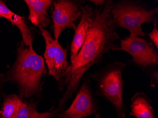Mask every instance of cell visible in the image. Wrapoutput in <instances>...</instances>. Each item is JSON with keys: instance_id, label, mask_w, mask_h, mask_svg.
Segmentation results:
<instances>
[{"instance_id": "6da1fadb", "label": "cell", "mask_w": 158, "mask_h": 118, "mask_svg": "<svg viewBox=\"0 0 158 118\" xmlns=\"http://www.w3.org/2000/svg\"><path fill=\"white\" fill-rule=\"evenodd\" d=\"M114 2L107 0L104 5L97 7L89 18L86 39L73 63L62 86L66 87L59 105L66 104L78 91L85 74L94 65L102 63L105 56L110 51H117L118 45L116 41L120 39L117 32L112 9Z\"/></svg>"}, {"instance_id": "7a4b0ae2", "label": "cell", "mask_w": 158, "mask_h": 118, "mask_svg": "<svg viewBox=\"0 0 158 118\" xmlns=\"http://www.w3.org/2000/svg\"><path fill=\"white\" fill-rule=\"evenodd\" d=\"M47 73L44 58L35 53L34 49L19 44L15 65L10 79L19 87L20 98H30L40 92L41 80Z\"/></svg>"}, {"instance_id": "3957f363", "label": "cell", "mask_w": 158, "mask_h": 118, "mask_svg": "<svg viewBox=\"0 0 158 118\" xmlns=\"http://www.w3.org/2000/svg\"><path fill=\"white\" fill-rule=\"evenodd\" d=\"M127 66L126 64L121 62H112L90 75L97 84L95 96L102 97L111 104L119 118H126L122 75Z\"/></svg>"}, {"instance_id": "277c9868", "label": "cell", "mask_w": 158, "mask_h": 118, "mask_svg": "<svg viewBox=\"0 0 158 118\" xmlns=\"http://www.w3.org/2000/svg\"><path fill=\"white\" fill-rule=\"evenodd\" d=\"M111 13L117 27L127 29L130 35L145 36L142 29L144 23H152L154 27L158 24V7L150 8L138 1L121 0L114 2Z\"/></svg>"}, {"instance_id": "5b68a950", "label": "cell", "mask_w": 158, "mask_h": 118, "mask_svg": "<svg viewBox=\"0 0 158 118\" xmlns=\"http://www.w3.org/2000/svg\"><path fill=\"white\" fill-rule=\"evenodd\" d=\"M40 29L46 43L44 57L49 75L53 76L58 82V89L62 92V86L70 68V64L67 61L68 48H63L47 29Z\"/></svg>"}, {"instance_id": "8992f818", "label": "cell", "mask_w": 158, "mask_h": 118, "mask_svg": "<svg viewBox=\"0 0 158 118\" xmlns=\"http://www.w3.org/2000/svg\"><path fill=\"white\" fill-rule=\"evenodd\" d=\"M121 47L117 51H126L132 56L129 62L144 71L148 68L158 67V54L151 42L138 36L129 35L120 39Z\"/></svg>"}, {"instance_id": "52a82bcc", "label": "cell", "mask_w": 158, "mask_h": 118, "mask_svg": "<svg viewBox=\"0 0 158 118\" xmlns=\"http://www.w3.org/2000/svg\"><path fill=\"white\" fill-rule=\"evenodd\" d=\"M99 102L92 91L90 79L87 76L78 88L72 104L58 115V118H85L99 113Z\"/></svg>"}, {"instance_id": "ba28073f", "label": "cell", "mask_w": 158, "mask_h": 118, "mask_svg": "<svg viewBox=\"0 0 158 118\" xmlns=\"http://www.w3.org/2000/svg\"><path fill=\"white\" fill-rule=\"evenodd\" d=\"M83 1L56 0L53 1L52 12L54 39L58 41L62 32L66 28L75 31V21L81 17L83 10Z\"/></svg>"}, {"instance_id": "9c48e42d", "label": "cell", "mask_w": 158, "mask_h": 118, "mask_svg": "<svg viewBox=\"0 0 158 118\" xmlns=\"http://www.w3.org/2000/svg\"><path fill=\"white\" fill-rule=\"evenodd\" d=\"M29 10L28 19L39 28H45L50 23L48 10L52 0H25Z\"/></svg>"}, {"instance_id": "30bf717a", "label": "cell", "mask_w": 158, "mask_h": 118, "mask_svg": "<svg viewBox=\"0 0 158 118\" xmlns=\"http://www.w3.org/2000/svg\"><path fill=\"white\" fill-rule=\"evenodd\" d=\"M94 11L93 7L88 5L83 7L80 21L75 31L73 40L71 46V63H73L86 39L89 18Z\"/></svg>"}, {"instance_id": "8fae6325", "label": "cell", "mask_w": 158, "mask_h": 118, "mask_svg": "<svg viewBox=\"0 0 158 118\" xmlns=\"http://www.w3.org/2000/svg\"><path fill=\"white\" fill-rule=\"evenodd\" d=\"M0 16L8 19L12 24L16 26L21 33L23 42L25 46L34 49L31 32L27 26L24 18L12 12L2 1H0Z\"/></svg>"}, {"instance_id": "7c38bea8", "label": "cell", "mask_w": 158, "mask_h": 118, "mask_svg": "<svg viewBox=\"0 0 158 118\" xmlns=\"http://www.w3.org/2000/svg\"><path fill=\"white\" fill-rule=\"evenodd\" d=\"M130 115L136 118H157L152 101L145 93L137 92L130 102Z\"/></svg>"}, {"instance_id": "4fadbf2b", "label": "cell", "mask_w": 158, "mask_h": 118, "mask_svg": "<svg viewBox=\"0 0 158 118\" xmlns=\"http://www.w3.org/2000/svg\"><path fill=\"white\" fill-rule=\"evenodd\" d=\"M65 106L66 104L59 105L51 111L40 112L37 111V106L34 103H24L17 118H54L64 111Z\"/></svg>"}, {"instance_id": "5bb4252c", "label": "cell", "mask_w": 158, "mask_h": 118, "mask_svg": "<svg viewBox=\"0 0 158 118\" xmlns=\"http://www.w3.org/2000/svg\"><path fill=\"white\" fill-rule=\"evenodd\" d=\"M24 102L15 94L5 97L0 111V118H17Z\"/></svg>"}, {"instance_id": "9a60e30c", "label": "cell", "mask_w": 158, "mask_h": 118, "mask_svg": "<svg viewBox=\"0 0 158 118\" xmlns=\"http://www.w3.org/2000/svg\"><path fill=\"white\" fill-rule=\"evenodd\" d=\"M150 79L151 86L154 88L158 84V70L157 67L148 68L143 71Z\"/></svg>"}, {"instance_id": "2e32d148", "label": "cell", "mask_w": 158, "mask_h": 118, "mask_svg": "<svg viewBox=\"0 0 158 118\" xmlns=\"http://www.w3.org/2000/svg\"><path fill=\"white\" fill-rule=\"evenodd\" d=\"M149 38L151 40V42L154 47H156L157 50L158 49V29L157 27H154L151 32L148 34Z\"/></svg>"}, {"instance_id": "e0dca14e", "label": "cell", "mask_w": 158, "mask_h": 118, "mask_svg": "<svg viewBox=\"0 0 158 118\" xmlns=\"http://www.w3.org/2000/svg\"><path fill=\"white\" fill-rule=\"evenodd\" d=\"M89 1L95 4L97 7H99V6L104 5L106 1L105 0H91Z\"/></svg>"}, {"instance_id": "ac0fdd59", "label": "cell", "mask_w": 158, "mask_h": 118, "mask_svg": "<svg viewBox=\"0 0 158 118\" xmlns=\"http://www.w3.org/2000/svg\"><path fill=\"white\" fill-rule=\"evenodd\" d=\"M87 118V117H86V118ZM102 118V116H101V115H100V113H97V114H96V115H95L94 117H93V118Z\"/></svg>"}]
</instances>
